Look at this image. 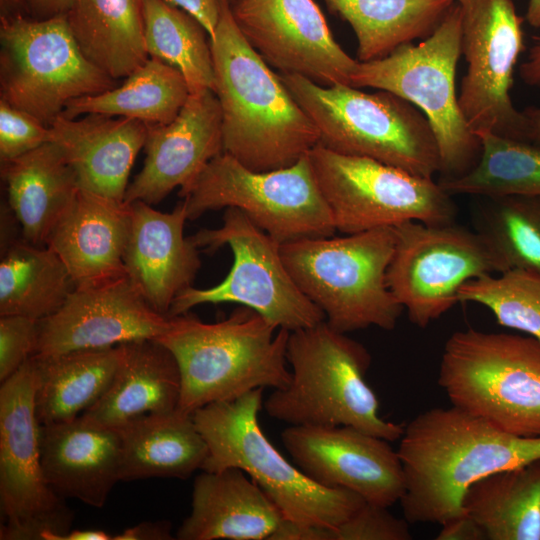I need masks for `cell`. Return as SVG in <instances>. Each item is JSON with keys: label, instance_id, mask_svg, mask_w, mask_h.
I'll list each match as a JSON object with an SVG mask.
<instances>
[{"label": "cell", "instance_id": "1", "mask_svg": "<svg viewBox=\"0 0 540 540\" xmlns=\"http://www.w3.org/2000/svg\"><path fill=\"white\" fill-rule=\"evenodd\" d=\"M397 453L404 474V518L442 525L465 513L464 495L477 480L540 460V437L506 433L452 405L412 419Z\"/></svg>", "mask_w": 540, "mask_h": 540}, {"label": "cell", "instance_id": "2", "mask_svg": "<svg viewBox=\"0 0 540 540\" xmlns=\"http://www.w3.org/2000/svg\"><path fill=\"white\" fill-rule=\"evenodd\" d=\"M209 40L223 152L253 171L265 172L292 166L319 144L316 125L244 38L226 0Z\"/></svg>", "mask_w": 540, "mask_h": 540}, {"label": "cell", "instance_id": "3", "mask_svg": "<svg viewBox=\"0 0 540 540\" xmlns=\"http://www.w3.org/2000/svg\"><path fill=\"white\" fill-rule=\"evenodd\" d=\"M289 333L245 306L215 323L189 313L170 317L169 328L157 340L179 366L178 410L192 416L209 404L231 401L258 388L287 386Z\"/></svg>", "mask_w": 540, "mask_h": 540}, {"label": "cell", "instance_id": "4", "mask_svg": "<svg viewBox=\"0 0 540 540\" xmlns=\"http://www.w3.org/2000/svg\"><path fill=\"white\" fill-rule=\"evenodd\" d=\"M291 380L263 403L273 419L293 426H351L389 442L404 427L379 415V403L365 380L368 350L324 320L291 331L287 343Z\"/></svg>", "mask_w": 540, "mask_h": 540}, {"label": "cell", "instance_id": "5", "mask_svg": "<svg viewBox=\"0 0 540 540\" xmlns=\"http://www.w3.org/2000/svg\"><path fill=\"white\" fill-rule=\"evenodd\" d=\"M263 388L237 399L209 404L192 415L208 446L201 471L243 470L278 507L287 521L336 527L366 501L346 490L323 487L276 449L260 427Z\"/></svg>", "mask_w": 540, "mask_h": 540}, {"label": "cell", "instance_id": "6", "mask_svg": "<svg viewBox=\"0 0 540 540\" xmlns=\"http://www.w3.org/2000/svg\"><path fill=\"white\" fill-rule=\"evenodd\" d=\"M280 77L316 125L321 146L421 177L439 173L433 130L410 102L385 90L366 93L349 85L323 86L296 74Z\"/></svg>", "mask_w": 540, "mask_h": 540}, {"label": "cell", "instance_id": "7", "mask_svg": "<svg viewBox=\"0 0 540 540\" xmlns=\"http://www.w3.org/2000/svg\"><path fill=\"white\" fill-rule=\"evenodd\" d=\"M395 246L393 227L343 237L306 238L281 244L283 262L299 289L334 330L395 328L404 310L386 273Z\"/></svg>", "mask_w": 540, "mask_h": 540}, {"label": "cell", "instance_id": "8", "mask_svg": "<svg viewBox=\"0 0 540 540\" xmlns=\"http://www.w3.org/2000/svg\"><path fill=\"white\" fill-rule=\"evenodd\" d=\"M438 384L451 404L497 429L540 437V341L531 336L454 332L444 345Z\"/></svg>", "mask_w": 540, "mask_h": 540}, {"label": "cell", "instance_id": "9", "mask_svg": "<svg viewBox=\"0 0 540 540\" xmlns=\"http://www.w3.org/2000/svg\"><path fill=\"white\" fill-rule=\"evenodd\" d=\"M461 53V12L455 1L435 31L418 44L407 43L389 55L357 63L350 86L391 92L427 118L440 156V180L457 178L477 163L481 142L458 103L456 70Z\"/></svg>", "mask_w": 540, "mask_h": 540}, {"label": "cell", "instance_id": "10", "mask_svg": "<svg viewBox=\"0 0 540 540\" xmlns=\"http://www.w3.org/2000/svg\"><path fill=\"white\" fill-rule=\"evenodd\" d=\"M179 196L188 220L210 210L238 208L280 244L337 231L307 155L292 166L257 172L222 152Z\"/></svg>", "mask_w": 540, "mask_h": 540}, {"label": "cell", "instance_id": "11", "mask_svg": "<svg viewBox=\"0 0 540 540\" xmlns=\"http://www.w3.org/2000/svg\"><path fill=\"white\" fill-rule=\"evenodd\" d=\"M0 46L1 99L46 126L72 100L116 87L83 54L65 14L44 20L0 17Z\"/></svg>", "mask_w": 540, "mask_h": 540}, {"label": "cell", "instance_id": "12", "mask_svg": "<svg viewBox=\"0 0 540 540\" xmlns=\"http://www.w3.org/2000/svg\"><path fill=\"white\" fill-rule=\"evenodd\" d=\"M190 237L198 248L210 253L228 245L233 265L224 280L213 287L184 289L173 301L168 317L188 313L201 304L236 303L290 332L325 320L324 313L291 277L281 244L240 209L226 208L222 226L201 229Z\"/></svg>", "mask_w": 540, "mask_h": 540}, {"label": "cell", "instance_id": "13", "mask_svg": "<svg viewBox=\"0 0 540 540\" xmlns=\"http://www.w3.org/2000/svg\"><path fill=\"white\" fill-rule=\"evenodd\" d=\"M336 230L353 234L407 221L454 223L457 208L433 178L366 157L335 153L320 144L308 154Z\"/></svg>", "mask_w": 540, "mask_h": 540}, {"label": "cell", "instance_id": "14", "mask_svg": "<svg viewBox=\"0 0 540 540\" xmlns=\"http://www.w3.org/2000/svg\"><path fill=\"white\" fill-rule=\"evenodd\" d=\"M31 357L0 387L1 540H61L74 513L42 467Z\"/></svg>", "mask_w": 540, "mask_h": 540}, {"label": "cell", "instance_id": "15", "mask_svg": "<svg viewBox=\"0 0 540 540\" xmlns=\"http://www.w3.org/2000/svg\"><path fill=\"white\" fill-rule=\"evenodd\" d=\"M395 246L387 285L409 320L427 327L459 303L467 281L501 273L490 249L474 230L407 221L393 227Z\"/></svg>", "mask_w": 540, "mask_h": 540}, {"label": "cell", "instance_id": "16", "mask_svg": "<svg viewBox=\"0 0 540 540\" xmlns=\"http://www.w3.org/2000/svg\"><path fill=\"white\" fill-rule=\"evenodd\" d=\"M467 71L458 103L469 128L525 141L522 112L512 103L513 72L523 49L522 18L512 0H455ZM526 142V141H525Z\"/></svg>", "mask_w": 540, "mask_h": 540}, {"label": "cell", "instance_id": "17", "mask_svg": "<svg viewBox=\"0 0 540 540\" xmlns=\"http://www.w3.org/2000/svg\"><path fill=\"white\" fill-rule=\"evenodd\" d=\"M231 12L251 47L281 74L350 86L358 60L336 42L314 0H239Z\"/></svg>", "mask_w": 540, "mask_h": 540}, {"label": "cell", "instance_id": "18", "mask_svg": "<svg viewBox=\"0 0 540 540\" xmlns=\"http://www.w3.org/2000/svg\"><path fill=\"white\" fill-rule=\"evenodd\" d=\"M281 440L296 466L323 487L346 489L385 507L404 493L400 458L385 439L351 426L289 425Z\"/></svg>", "mask_w": 540, "mask_h": 540}, {"label": "cell", "instance_id": "19", "mask_svg": "<svg viewBox=\"0 0 540 540\" xmlns=\"http://www.w3.org/2000/svg\"><path fill=\"white\" fill-rule=\"evenodd\" d=\"M170 317L154 310L127 277L75 287L62 306L40 320L36 354L53 355L103 349L157 339Z\"/></svg>", "mask_w": 540, "mask_h": 540}, {"label": "cell", "instance_id": "20", "mask_svg": "<svg viewBox=\"0 0 540 540\" xmlns=\"http://www.w3.org/2000/svg\"><path fill=\"white\" fill-rule=\"evenodd\" d=\"M147 126L144 165L127 187L126 203L161 202L175 188L188 186L223 152L222 114L213 90L190 94L170 123Z\"/></svg>", "mask_w": 540, "mask_h": 540}, {"label": "cell", "instance_id": "21", "mask_svg": "<svg viewBox=\"0 0 540 540\" xmlns=\"http://www.w3.org/2000/svg\"><path fill=\"white\" fill-rule=\"evenodd\" d=\"M129 204L131 222L123 257L127 277L154 310L167 316L201 266L199 248L184 235L185 203L181 200L171 212L141 200Z\"/></svg>", "mask_w": 540, "mask_h": 540}, {"label": "cell", "instance_id": "22", "mask_svg": "<svg viewBox=\"0 0 540 540\" xmlns=\"http://www.w3.org/2000/svg\"><path fill=\"white\" fill-rule=\"evenodd\" d=\"M42 467L49 486L63 499L102 508L121 481V438L116 428L82 414L41 425Z\"/></svg>", "mask_w": 540, "mask_h": 540}, {"label": "cell", "instance_id": "23", "mask_svg": "<svg viewBox=\"0 0 540 540\" xmlns=\"http://www.w3.org/2000/svg\"><path fill=\"white\" fill-rule=\"evenodd\" d=\"M130 204L84 189L52 230L46 245L67 267L75 287L127 276L124 252Z\"/></svg>", "mask_w": 540, "mask_h": 540}, {"label": "cell", "instance_id": "24", "mask_svg": "<svg viewBox=\"0 0 540 540\" xmlns=\"http://www.w3.org/2000/svg\"><path fill=\"white\" fill-rule=\"evenodd\" d=\"M50 129L52 142L65 153L80 189L124 201L130 171L146 142L145 123L90 113L79 119L60 115Z\"/></svg>", "mask_w": 540, "mask_h": 540}, {"label": "cell", "instance_id": "25", "mask_svg": "<svg viewBox=\"0 0 540 540\" xmlns=\"http://www.w3.org/2000/svg\"><path fill=\"white\" fill-rule=\"evenodd\" d=\"M285 520L243 470H202L193 483L191 512L178 528L176 538L271 540Z\"/></svg>", "mask_w": 540, "mask_h": 540}, {"label": "cell", "instance_id": "26", "mask_svg": "<svg viewBox=\"0 0 540 540\" xmlns=\"http://www.w3.org/2000/svg\"><path fill=\"white\" fill-rule=\"evenodd\" d=\"M122 356L105 395L83 414L108 427L146 414L178 409L181 374L172 352L157 339L120 344Z\"/></svg>", "mask_w": 540, "mask_h": 540}, {"label": "cell", "instance_id": "27", "mask_svg": "<svg viewBox=\"0 0 540 540\" xmlns=\"http://www.w3.org/2000/svg\"><path fill=\"white\" fill-rule=\"evenodd\" d=\"M9 208L25 240L46 245L57 222L75 200L80 187L62 148L45 143L1 163Z\"/></svg>", "mask_w": 540, "mask_h": 540}, {"label": "cell", "instance_id": "28", "mask_svg": "<svg viewBox=\"0 0 540 540\" xmlns=\"http://www.w3.org/2000/svg\"><path fill=\"white\" fill-rule=\"evenodd\" d=\"M116 429L121 438V481L187 479L202 469L208 456L193 417L178 409L142 415Z\"/></svg>", "mask_w": 540, "mask_h": 540}, {"label": "cell", "instance_id": "29", "mask_svg": "<svg viewBox=\"0 0 540 540\" xmlns=\"http://www.w3.org/2000/svg\"><path fill=\"white\" fill-rule=\"evenodd\" d=\"M121 346L31 357L34 404L40 425L72 420L93 407L109 389Z\"/></svg>", "mask_w": 540, "mask_h": 540}, {"label": "cell", "instance_id": "30", "mask_svg": "<svg viewBox=\"0 0 540 540\" xmlns=\"http://www.w3.org/2000/svg\"><path fill=\"white\" fill-rule=\"evenodd\" d=\"M144 0H71L65 14L83 54L114 80L148 58Z\"/></svg>", "mask_w": 540, "mask_h": 540}, {"label": "cell", "instance_id": "31", "mask_svg": "<svg viewBox=\"0 0 540 540\" xmlns=\"http://www.w3.org/2000/svg\"><path fill=\"white\" fill-rule=\"evenodd\" d=\"M352 27L357 60L383 58L398 47L425 39L441 24L455 0H323Z\"/></svg>", "mask_w": 540, "mask_h": 540}, {"label": "cell", "instance_id": "32", "mask_svg": "<svg viewBox=\"0 0 540 540\" xmlns=\"http://www.w3.org/2000/svg\"><path fill=\"white\" fill-rule=\"evenodd\" d=\"M463 508L487 540H540V460L477 480Z\"/></svg>", "mask_w": 540, "mask_h": 540}, {"label": "cell", "instance_id": "33", "mask_svg": "<svg viewBox=\"0 0 540 540\" xmlns=\"http://www.w3.org/2000/svg\"><path fill=\"white\" fill-rule=\"evenodd\" d=\"M74 288L67 267L47 245H36L24 238L2 244L0 316L43 320L62 306Z\"/></svg>", "mask_w": 540, "mask_h": 540}, {"label": "cell", "instance_id": "34", "mask_svg": "<svg viewBox=\"0 0 540 540\" xmlns=\"http://www.w3.org/2000/svg\"><path fill=\"white\" fill-rule=\"evenodd\" d=\"M190 92L184 76L173 66L149 57L120 86L72 100L61 115L77 118L96 113L165 125L180 112Z\"/></svg>", "mask_w": 540, "mask_h": 540}, {"label": "cell", "instance_id": "35", "mask_svg": "<svg viewBox=\"0 0 540 540\" xmlns=\"http://www.w3.org/2000/svg\"><path fill=\"white\" fill-rule=\"evenodd\" d=\"M144 38L149 57L181 72L190 94L215 89L210 40L203 26L163 0H144ZM209 37V36H208Z\"/></svg>", "mask_w": 540, "mask_h": 540}, {"label": "cell", "instance_id": "36", "mask_svg": "<svg viewBox=\"0 0 540 540\" xmlns=\"http://www.w3.org/2000/svg\"><path fill=\"white\" fill-rule=\"evenodd\" d=\"M481 152L467 173L439 180L451 196L458 194L497 197L540 196V149L528 142L493 133L477 134Z\"/></svg>", "mask_w": 540, "mask_h": 540}, {"label": "cell", "instance_id": "37", "mask_svg": "<svg viewBox=\"0 0 540 540\" xmlns=\"http://www.w3.org/2000/svg\"><path fill=\"white\" fill-rule=\"evenodd\" d=\"M475 231L501 273L510 269L540 272V196L486 197L476 213Z\"/></svg>", "mask_w": 540, "mask_h": 540}, {"label": "cell", "instance_id": "38", "mask_svg": "<svg viewBox=\"0 0 540 540\" xmlns=\"http://www.w3.org/2000/svg\"><path fill=\"white\" fill-rule=\"evenodd\" d=\"M458 299L485 306L501 326L540 341V272L510 269L484 275L463 284Z\"/></svg>", "mask_w": 540, "mask_h": 540}, {"label": "cell", "instance_id": "39", "mask_svg": "<svg viewBox=\"0 0 540 540\" xmlns=\"http://www.w3.org/2000/svg\"><path fill=\"white\" fill-rule=\"evenodd\" d=\"M409 522L388 507L365 502L336 527L314 526L312 540H411Z\"/></svg>", "mask_w": 540, "mask_h": 540}, {"label": "cell", "instance_id": "40", "mask_svg": "<svg viewBox=\"0 0 540 540\" xmlns=\"http://www.w3.org/2000/svg\"><path fill=\"white\" fill-rule=\"evenodd\" d=\"M48 142H52L49 126L0 99L1 163L22 156Z\"/></svg>", "mask_w": 540, "mask_h": 540}, {"label": "cell", "instance_id": "41", "mask_svg": "<svg viewBox=\"0 0 540 540\" xmlns=\"http://www.w3.org/2000/svg\"><path fill=\"white\" fill-rule=\"evenodd\" d=\"M39 321L21 315L0 316V382L15 374L36 354Z\"/></svg>", "mask_w": 540, "mask_h": 540}, {"label": "cell", "instance_id": "42", "mask_svg": "<svg viewBox=\"0 0 540 540\" xmlns=\"http://www.w3.org/2000/svg\"><path fill=\"white\" fill-rule=\"evenodd\" d=\"M195 18L207 32L209 39L214 37L219 23L222 0H163Z\"/></svg>", "mask_w": 540, "mask_h": 540}, {"label": "cell", "instance_id": "43", "mask_svg": "<svg viewBox=\"0 0 540 540\" xmlns=\"http://www.w3.org/2000/svg\"><path fill=\"white\" fill-rule=\"evenodd\" d=\"M437 540H483L484 533L467 513L442 524Z\"/></svg>", "mask_w": 540, "mask_h": 540}, {"label": "cell", "instance_id": "44", "mask_svg": "<svg viewBox=\"0 0 540 540\" xmlns=\"http://www.w3.org/2000/svg\"><path fill=\"white\" fill-rule=\"evenodd\" d=\"M172 525L165 520L142 522L114 535V540H171Z\"/></svg>", "mask_w": 540, "mask_h": 540}, {"label": "cell", "instance_id": "45", "mask_svg": "<svg viewBox=\"0 0 540 540\" xmlns=\"http://www.w3.org/2000/svg\"><path fill=\"white\" fill-rule=\"evenodd\" d=\"M71 0H23L26 16L44 20L66 14Z\"/></svg>", "mask_w": 540, "mask_h": 540}, {"label": "cell", "instance_id": "46", "mask_svg": "<svg viewBox=\"0 0 540 540\" xmlns=\"http://www.w3.org/2000/svg\"><path fill=\"white\" fill-rule=\"evenodd\" d=\"M520 76L527 85L540 89V37L534 38L526 61L520 66Z\"/></svg>", "mask_w": 540, "mask_h": 540}, {"label": "cell", "instance_id": "47", "mask_svg": "<svg viewBox=\"0 0 540 540\" xmlns=\"http://www.w3.org/2000/svg\"><path fill=\"white\" fill-rule=\"evenodd\" d=\"M521 112L525 141L540 149V107H526Z\"/></svg>", "mask_w": 540, "mask_h": 540}, {"label": "cell", "instance_id": "48", "mask_svg": "<svg viewBox=\"0 0 540 540\" xmlns=\"http://www.w3.org/2000/svg\"><path fill=\"white\" fill-rule=\"evenodd\" d=\"M113 536L102 531L94 529L70 530L61 540H110Z\"/></svg>", "mask_w": 540, "mask_h": 540}, {"label": "cell", "instance_id": "49", "mask_svg": "<svg viewBox=\"0 0 540 540\" xmlns=\"http://www.w3.org/2000/svg\"><path fill=\"white\" fill-rule=\"evenodd\" d=\"M17 14H25L23 0H0V17Z\"/></svg>", "mask_w": 540, "mask_h": 540}, {"label": "cell", "instance_id": "50", "mask_svg": "<svg viewBox=\"0 0 540 540\" xmlns=\"http://www.w3.org/2000/svg\"><path fill=\"white\" fill-rule=\"evenodd\" d=\"M525 19L535 28H540V0H528Z\"/></svg>", "mask_w": 540, "mask_h": 540}, {"label": "cell", "instance_id": "51", "mask_svg": "<svg viewBox=\"0 0 540 540\" xmlns=\"http://www.w3.org/2000/svg\"><path fill=\"white\" fill-rule=\"evenodd\" d=\"M228 2V4L230 5V7H232L233 5H235L239 0H226Z\"/></svg>", "mask_w": 540, "mask_h": 540}]
</instances>
